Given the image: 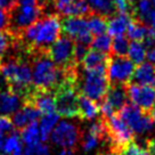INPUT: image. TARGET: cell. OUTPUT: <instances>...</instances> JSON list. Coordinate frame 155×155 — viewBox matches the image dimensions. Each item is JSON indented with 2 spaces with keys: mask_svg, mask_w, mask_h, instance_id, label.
Segmentation results:
<instances>
[{
  "mask_svg": "<svg viewBox=\"0 0 155 155\" xmlns=\"http://www.w3.org/2000/svg\"><path fill=\"white\" fill-rule=\"evenodd\" d=\"M117 115L121 117L122 121L130 128L134 134L139 136L147 135L155 128V123L150 119V114L134 104L124 105L119 111Z\"/></svg>",
  "mask_w": 155,
  "mask_h": 155,
  "instance_id": "52a82bcc",
  "label": "cell"
},
{
  "mask_svg": "<svg viewBox=\"0 0 155 155\" xmlns=\"http://www.w3.org/2000/svg\"><path fill=\"white\" fill-rule=\"evenodd\" d=\"M82 135V130L79 126L72 122L62 121L58 122L57 126L55 127L50 135V138L55 145L73 152L81 144Z\"/></svg>",
  "mask_w": 155,
  "mask_h": 155,
  "instance_id": "9c48e42d",
  "label": "cell"
},
{
  "mask_svg": "<svg viewBox=\"0 0 155 155\" xmlns=\"http://www.w3.org/2000/svg\"><path fill=\"white\" fill-rule=\"evenodd\" d=\"M135 71V64L129 58L110 55L106 65V74L110 83H128Z\"/></svg>",
  "mask_w": 155,
  "mask_h": 155,
  "instance_id": "30bf717a",
  "label": "cell"
},
{
  "mask_svg": "<svg viewBox=\"0 0 155 155\" xmlns=\"http://www.w3.org/2000/svg\"><path fill=\"white\" fill-rule=\"evenodd\" d=\"M61 26L62 31L65 35L72 38L74 41L86 37L91 32L88 29L87 18L84 17H78V16H68L61 19Z\"/></svg>",
  "mask_w": 155,
  "mask_h": 155,
  "instance_id": "4fadbf2b",
  "label": "cell"
},
{
  "mask_svg": "<svg viewBox=\"0 0 155 155\" xmlns=\"http://www.w3.org/2000/svg\"><path fill=\"white\" fill-rule=\"evenodd\" d=\"M57 10L59 12V14L65 17H68V16L87 17L90 14H92L86 0H77L72 4H68V5L58 8Z\"/></svg>",
  "mask_w": 155,
  "mask_h": 155,
  "instance_id": "d6986e66",
  "label": "cell"
},
{
  "mask_svg": "<svg viewBox=\"0 0 155 155\" xmlns=\"http://www.w3.org/2000/svg\"><path fill=\"white\" fill-rule=\"evenodd\" d=\"M129 5L134 19L155 28V0H129Z\"/></svg>",
  "mask_w": 155,
  "mask_h": 155,
  "instance_id": "7c38bea8",
  "label": "cell"
},
{
  "mask_svg": "<svg viewBox=\"0 0 155 155\" xmlns=\"http://www.w3.org/2000/svg\"><path fill=\"white\" fill-rule=\"evenodd\" d=\"M79 108H80V119L83 120H95L99 115V104L88 97L79 96Z\"/></svg>",
  "mask_w": 155,
  "mask_h": 155,
  "instance_id": "44dd1931",
  "label": "cell"
},
{
  "mask_svg": "<svg viewBox=\"0 0 155 155\" xmlns=\"http://www.w3.org/2000/svg\"><path fill=\"white\" fill-rule=\"evenodd\" d=\"M15 38L6 30H0V59L13 47Z\"/></svg>",
  "mask_w": 155,
  "mask_h": 155,
  "instance_id": "836d02e7",
  "label": "cell"
},
{
  "mask_svg": "<svg viewBox=\"0 0 155 155\" xmlns=\"http://www.w3.org/2000/svg\"><path fill=\"white\" fill-rule=\"evenodd\" d=\"M129 46H130L129 38H127L124 35L114 37V39L112 40L111 55L126 57L129 51Z\"/></svg>",
  "mask_w": 155,
  "mask_h": 155,
  "instance_id": "f1b7e54d",
  "label": "cell"
},
{
  "mask_svg": "<svg viewBox=\"0 0 155 155\" xmlns=\"http://www.w3.org/2000/svg\"><path fill=\"white\" fill-rule=\"evenodd\" d=\"M131 19L132 18L129 14H122V13L114 14L110 17L107 22V34H110L111 37L124 35V33H127Z\"/></svg>",
  "mask_w": 155,
  "mask_h": 155,
  "instance_id": "ac0fdd59",
  "label": "cell"
},
{
  "mask_svg": "<svg viewBox=\"0 0 155 155\" xmlns=\"http://www.w3.org/2000/svg\"><path fill=\"white\" fill-rule=\"evenodd\" d=\"M17 5V0H0V9L9 14Z\"/></svg>",
  "mask_w": 155,
  "mask_h": 155,
  "instance_id": "8d00e7d4",
  "label": "cell"
},
{
  "mask_svg": "<svg viewBox=\"0 0 155 155\" xmlns=\"http://www.w3.org/2000/svg\"><path fill=\"white\" fill-rule=\"evenodd\" d=\"M0 63H1V59H0Z\"/></svg>",
  "mask_w": 155,
  "mask_h": 155,
  "instance_id": "bcb514c9",
  "label": "cell"
},
{
  "mask_svg": "<svg viewBox=\"0 0 155 155\" xmlns=\"http://www.w3.org/2000/svg\"><path fill=\"white\" fill-rule=\"evenodd\" d=\"M74 40L68 35H63L54 42L47 50L49 58L62 70L78 66L74 57Z\"/></svg>",
  "mask_w": 155,
  "mask_h": 155,
  "instance_id": "ba28073f",
  "label": "cell"
},
{
  "mask_svg": "<svg viewBox=\"0 0 155 155\" xmlns=\"http://www.w3.org/2000/svg\"><path fill=\"white\" fill-rule=\"evenodd\" d=\"M24 104L23 97L8 88L0 90V115L9 116L18 111Z\"/></svg>",
  "mask_w": 155,
  "mask_h": 155,
  "instance_id": "9a60e30c",
  "label": "cell"
},
{
  "mask_svg": "<svg viewBox=\"0 0 155 155\" xmlns=\"http://www.w3.org/2000/svg\"><path fill=\"white\" fill-rule=\"evenodd\" d=\"M59 121V114L58 113H49L45 114L44 117L41 119L39 129H40V138L41 141H47L50 138V135L53 132L54 128L57 126Z\"/></svg>",
  "mask_w": 155,
  "mask_h": 155,
  "instance_id": "603a6c76",
  "label": "cell"
},
{
  "mask_svg": "<svg viewBox=\"0 0 155 155\" xmlns=\"http://www.w3.org/2000/svg\"><path fill=\"white\" fill-rule=\"evenodd\" d=\"M112 48V37L107 33L96 35L91 42V49L98 50L104 54H111Z\"/></svg>",
  "mask_w": 155,
  "mask_h": 155,
  "instance_id": "f546056e",
  "label": "cell"
},
{
  "mask_svg": "<svg viewBox=\"0 0 155 155\" xmlns=\"http://www.w3.org/2000/svg\"><path fill=\"white\" fill-rule=\"evenodd\" d=\"M59 155H74V154H73L72 150H68L63 148V150L59 152Z\"/></svg>",
  "mask_w": 155,
  "mask_h": 155,
  "instance_id": "7bdbcfd3",
  "label": "cell"
},
{
  "mask_svg": "<svg viewBox=\"0 0 155 155\" xmlns=\"http://www.w3.org/2000/svg\"><path fill=\"white\" fill-rule=\"evenodd\" d=\"M147 148L150 150V154L155 155V137L147 139Z\"/></svg>",
  "mask_w": 155,
  "mask_h": 155,
  "instance_id": "60d3db41",
  "label": "cell"
},
{
  "mask_svg": "<svg viewBox=\"0 0 155 155\" xmlns=\"http://www.w3.org/2000/svg\"><path fill=\"white\" fill-rule=\"evenodd\" d=\"M62 26L57 15H48L38 19V31L31 47L30 55L34 53H47L48 48L61 37Z\"/></svg>",
  "mask_w": 155,
  "mask_h": 155,
  "instance_id": "277c9868",
  "label": "cell"
},
{
  "mask_svg": "<svg viewBox=\"0 0 155 155\" xmlns=\"http://www.w3.org/2000/svg\"><path fill=\"white\" fill-rule=\"evenodd\" d=\"M0 73L5 78L8 89L18 94L24 99L30 90L33 88L32 84V68L29 62L22 58L12 57L0 63Z\"/></svg>",
  "mask_w": 155,
  "mask_h": 155,
  "instance_id": "7a4b0ae2",
  "label": "cell"
},
{
  "mask_svg": "<svg viewBox=\"0 0 155 155\" xmlns=\"http://www.w3.org/2000/svg\"><path fill=\"white\" fill-rule=\"evenodd\" d=\"M114 5H115V9L117 13L129 14V10H130L129 0H114Z\"/></svg>",
  "mask_w": 155,
  "mask_h": 155,
  "instance_id": "d590c367",
  "label": "cell"
},
{
  "mask_svg": "<svg viewBox=\"0 0 155 155\" xmlns=\"http://www.w3.org/2000/svg\"><path fill=\"white\" fill-rule=\"evenodd\" d=\"M21 139L26 145H32V144L41 141V138H40V129H39L38 122L35 121L33 123L29 124L26 128H24L22 130V134H21Z\"/></svg>",
  "mask_w": 155,
  "mask_h": 155,
  "instance_id": "484cf974",
  "label": "cell"
},
{
  "mask_svg": "<svg viewBox=\"0 0 155 155\" xmlns=\"http://www.w3.org/2000/svg\"><path fill=\"white\" fill-rule=\"evenodd\" d=\"M42 9L37 7H30V6H17L10 12L9 22L7 30L15 39H19L22 33L29 28L30 25L35 23L39 18H41Z\"/></svg>",
  "mask_w": 155,
  "mask_h": 155,
  "instance_id": "5b68a950",
  "label": "cell"
},
{
  "mask_svg": "<svg viewBox=\"0 0 155 155\" xmlns=\"http://www.w3.org/2000/svg\"><path fill=\"white\" fill-rule=\"evenodd\" d=\"M111 54L101 53L95 49H89L87 55L84 56L83 61L81 62L83 68L87 70H94V68H106L107 61Z\"/></svg>",
  "mask_w": 155,
  "mask_h": 155,
  "instance_id": "ffe728a7",
  "label": "cell"
},
{
  "mask_svg": "<svg viewBox=\"0 0 155 155\" xmlns=\"http://www.w3.org/2000/svg\"><path fill=\"white\" fill-rule=\"evenodd\" d=\"M130 82L132 84L155 87V66L144 62L138 64L137 68H135Z\"/></svg>",
  "mask_w": 155,
  "mask_h": 155,
  "instance_id": "e0dca14e",
  "label": "cell"
},
{
  "mask_svg": "<svg viewBox=\"0 0 155 155\" xmlns=\"http://www.w3.org/2000/svg\"><path fill=\"white\" fill-rule=\"evenodd\" d=\"M146 57L148 59V63L155 66V48L148 49L147 53H146Z\"/></svg>",
  "mask_w": 155,
  "mask_h": 155,
  "instance_id": "ab89813d",
  "label": "cell"
},
{
  "mask_svg": "<svg viewBox=\"0 0 155 155\" xmlns=\"http://www.w3.org/2000/svg\"><path fill=\"white\" fill-rule=\"evenodd\" d=\"M103 141V139L98 136L94 135L91 132L87 131L86 134L82 135V139H81V144L82 148L84 152H91L92 150H95L96 147H98V145Z\"/></svg>",
  "mask_w": 155,
  "mask_h": 155,
  "instance_id": "1f68e13d",
  "label": "cell"
},
{
  "mask_svg": "<svg viewBox=\"0 0 155 155\" xmlns=\"http://www.w3.org/2000/svg\"><path fill=\"white\" fill-rule=\"evenodd\" d=\"M146 50L145 46L143 42L140 41H132L129 46V51H128V55H129V59L134 64H141L146 58Z\"/></svg>",
  "mask_w": 155,
  "mask_h": 155,
  "instance_id": "83f0119b",
  "label": "cell"
},
{
  "mask_svg": "<svg viewBox=\"0 0 155 155\" xmlns=\"http://www.w3.org/2000/svg\"><path fill=\"white\" fill-rule=\"evenodd\" d=\"M119 155H150V150L147 146H143L141 144L135 143L132 140L124 145L117 152Z\"/></svg>",
  "mask_w": 155,
  "mask_h": 155,
  "instance_id": "4dcf8cb0",
  "label": "cell"
},
{
  "mask_svg": "<svg viewBox=\"0 0 155 155\" xmlns=\"http://www.w3.org/2000/svg\"><path fill=\"white\" fill-rule=\"evenodd\" d=\"M148 114H150V119L153 120V122L155 123V105L152 108H150V111L148 112Z\"/></svg>",
  "mask_w": 155,
  "mask_h": 155,
  "instance_id": "b9f144b4",
  "label": "cell"
},
{
  "mask_svg": "<svg viewBox=\"0 0 155 155\" xmlns=\"http://www.w3.org/2000/svg\"><path fill=\"white\" fill-rule=\"evenodd\" d=\"M92 14L111 17L116 13L114 0H86Z\"/></svg>",
  "mask_w": 155,
  "mask_h": 155,
  "instance_id": "7402d4cb",
  "label": "cell"
},
{
  "mask_svg": "<svg viewBox=\"0 0 155 155\" xmlns=\"http://www.w3.org/2000/svg\"><path fill=\"white\" fill-rule=\"evenodd\" d=\"M88 29L91 32L92 35H99L106 32L107 30V21L106 17L97 14H90L87 16Z\"/></svg>",
  "mask_w": 155,
  "mask_h": 155,
  "instance_id": "d4e9b609",
  "label": "cell"
},
{
  "mask_svg": "<svg viewBox=\"0 0 155 155\" xmlns=\"http://www.w3.org/2000/svg\"><path fill=\"white\" fill-rule=\"evenodd\" d=\"M40 112L35 106L29 103H24L23 106L16 111L12 116V121L16 130H23L24 128L35 122L40 116Z\"/></svg>",
  "mask_w": 155,
  "mask_h": 155,
  "instance_id": "5bb4252c",
  "label": "cell"
},
{
  "mask_svg": "<svg viewBox=\"0 0 155 155\" xmlns=\"http://www.w3.org/2000/svg\"><path fill=\"white\" fill-rule=\"evenodd\" d=\"M8 22H9L8 14L2 9H0V30H7Z\"/></svg>",
  "mask_w": 155,
  "mask_h": 155,
  "instance_id": "74e56055",
  "label": "cell"
},
{
  "mask_svg": "<svg viewBox=\"0 0 155 155\" xmlns=\"http://www.w3.org/2000/svg\"><path fill=\"white\" fill-rule=\"evenodd\" d=\"M2 143H4V136L0 135V152L2 150Z\"/></svg>",
  "mask_w": 155,
  "mask_h": 155,
  "instance_id": "f6af8a7d",
  "label": "cell"
},
{
  "mask_svg": "<svg viewBox=\"0 0 155 155\" xmlns=\"http://www.w3.org/2000/svg\"><path fill=\"white\" fill-rule=\"evenodd\" d=\"M32 56V84L37 89L54 92L64 79V70L49 58L47 53H34Z\"/></svg>",
  "mask_w": 155,
  "mask_h": 155,
  "instance_id": "6da1fadb",
  "label": "cell"
},
{
  "mask_svg": "<svg viewBox=\"0 0 155 155\" xmlns=\"http://www.w3.org/2000/svg\"><path fill=\"white\" fill-rule=\"evenodd\" d=\"M147 30H148L147 25L143 24L141 22L137 21V19H131L130 24H129L128 30H127L128 38L131 39L132 41L143 42L147 37Z\"/></svg>",
  "mask_w": 155,
  "mask_h": 155,
  "instance_id": "cb8c5ba5",
  "label": "cell"
},
{
  "mask_svg": "<svg viewBox=\"0 0 155 155\" xmlns=\"http://www.w3.org/2000/svg\"><path fill=\"white\" fill-rule=\"evenodd\" d=\"M97 155H119L117 153L113 152V150H110V152H103V153H98Z\"/></svg>",
  "mask_w": 155,
  "mask_h": 155,
  "instance_id": "ee69618b",
  "label": "cell"
},
{
  "mask_svg": "<svg viewBox=\"0 0 155 155\" xmlns=\"http://www.w3.org/2000/svg\"><path fill=\"white\" fill-rule=\"evenodd\" d=\"M22 147V139H21V135L18 134V131L14 130L13 132H10L9 136L4 139L2 143V153L5 155H12L14 152Z\"/></svg>",
  "mask_w": 155,
  "mask_h": 155,
  "instance_id": "4316f807",
  "label": "cell"
},
{
  "mask_svg": "<svg viewBox=\"0 0 155 155\" xmlns=\"http://www.w3.org/2000/svg\"><path fill=\"white\" fill-rule=\"evenodd\" d=\"M24 155H50V148L47 144L39 141L32 145H28L23 148Z\"/></svg>",
  "mask_w": 155,
  "mask_h": 155,
  "instance_id": "d6a6232c",
  "label": "cell"
},
{
  "mask_svg": "<svg viewBox=\"0 0 155 155\" xmlns=\"http://www.w3.org/2000/svg\"><path fill=\"white\" fill-rule=\"evenodd\" d=\"M14 131V124L9 116L0 115V135L5 136Z\"/></svg>",
  "mask_w": 155,
  "mask_h": 155,
  "instance_id": "e575fe53",
  "label": "cell"
},
{
  "mask_svg": "<svg viewBox=\"0 0 155 155\" xmlns=\"http://www.w3.org/2000/svg\"><path fill=\"white\" fill-rule=\"evenodd\" d=\"M74 1H77V0H54V7L56 9H58V8H61V7H63L65 5L72 4Z\"/></svg>",
  "mask_w": 155,
  "mask_h": 155,
  "instance_id": "f35d334b",
  "label": "cell"
},
{
  "mask_svg": "<svg viewBox=\"0 0 155 155\" xmlns=\"http://www.w3.org/2000/svg\"><path fill=\"white\" fill-rule=\"evenodd\" d=\"M114 111H120L127 105L128 98V83H110L107 94L104 98Z\"/></svg>",
  "mask_w": 155,
  "mask_h": 155,
  "instance_id": "2e32d148",
  "label": "cell"
},
{
  "mask_svg": "<svg viewBox=\"0 0 155 155\" xmlns=\"http://www.w3.org/2000/svg\"><path fill=\"white\" fill-rule=\"evenodd\" d=\"M4 155H5V154H4Z\"/></svg>",
  "mask_w": 155,
  "mask_h": 155,
  "instance_id": "7dc6e473",
  "label": "cell"
},
{
  "mask_svg": "<svg viewBox=\"0 0 155 155\" xmlns=\"http://www.w3.org/2000/svg\"><path fill=\"white\" fill-rule=\"evenodd\" d=\"M106 128L105 140L110 144L111 150L117 153L124 145L134 140V132L117 114H113L110 117H104Z\"/></svg>",
  "mask_w": 155,
  "mask_h": 155,
  "instance_id": "8992f818",
  "label": "cell"
},
{
  "mask_svg": "<svg viewBox=\"0 0 155 155\" xmlns=\"http://www.w3.org/2000/svg\"><path fill=\"white\" fill-rule=\"evenodd\" d=\"M128 98L134 105L148 113L155 105V87L131 83L128 86Z\"/></svg>",
  "mask_w": 155,
  "mask_h": 155,
  "instance_id": "8fae6325",
  "label": "cell"
},
{
  "mask_svg": "<svg viewBox=\"0 0 155 155\" xmlns=\"http://www.w3.org/2000/svg\"><path fill=\"white\" fill-rule=\"evenodd\" d=\"M77 87L79 92L97 103L105 98L110 87V81L106 74V68H94L82 71L78 68Z\"/></svg>",
  "mask_w": 155,
  "mask_h": 155,
  "instance_id": "3957f363",
  "label": "cell"
}]
</instances>
